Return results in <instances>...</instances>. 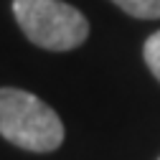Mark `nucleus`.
I'll return each mask as SVG.
<instances>
[{
	"label": "nucleus",
	"instance_id": "obj_1",
	"mask_svg": "<svg viewBox=\"0 0 160 160\" xmlns=\"http://www.w3.org/2000/svg\"><path fill=\"white\" fill-rule=\"evenodd\" d=\"M0 135L23 150L51 152L64 142V122L36 94L3 87L0 89Z\"/></svg>",
	"mask_w": 160,
	"mask_h": 160
},
{
	"label": "nucleus",
	"instance_id": "obj_2",
	"mask_svg": "<svg viewBox=\"0 0 160 160\" xmlns=\"http://www.w3.org/2000/svg\"><path fill=\"white\" fill-rule=\"evenodd\" d=\"M13 15L28 41L48 51H71L89 36V23L61 0H13Z\"/></svg>",
	"mask_w": 160,
	"mask_h": 160
},
{
	"label": "nucleus",
	"instance_id": "obj_3",
	"mask_svg": "<svg viewBox=\"0 0 160 160\" xmlns=\"http://www.w3.org/2000/svg\"><path fill=\"white\" fill-rule=\"evenodd\" d=\"M112 3L130 13L132 18H145V21L160 18V0H112Z\"/></svg>",
	"mask_w": 160,
	"mask_h": 160
},
{
	"label": "nucleus",
	"instance_id": "obj_4",
	"mask_svg": "<svg viewBox=\"0 0 160 160\" xmlns=\"http://www.w3.org/2000/svg\"><path fill=\"white\" fill-rule=\"evenodd\" d=\"M142 56H145V64L150 66V71L155 74V79L160 82V31H158V33H152L148 41H145Z\"/></svg>",
	"mask_w": 160,
	"mask_h": 160
}]
</instances>
